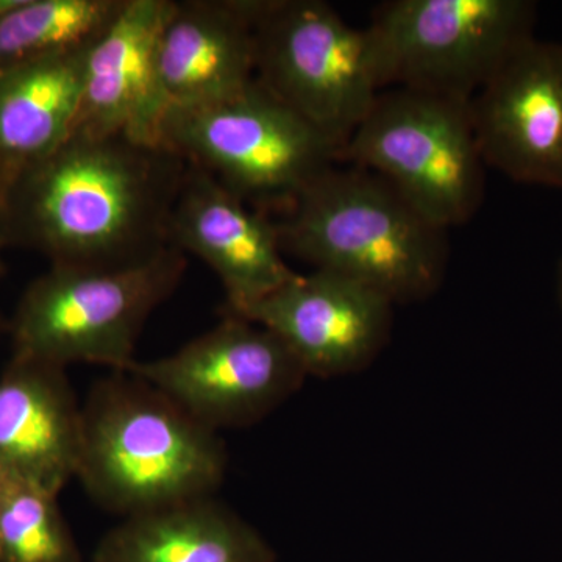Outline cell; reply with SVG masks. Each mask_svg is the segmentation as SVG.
Instances as JSON below:
<instances>
[{
  "instance_id": "6",
  "label": "cell",
  "mask_w": 562,
  "mask_h": 562,
  "mask_svg": "<svg viewBox=\"0 0 562 562\" xmlns=\"http://www.w3.org/2000/svg\"><path fill=\"white\" fill-rule=\"evenodd\" d=\"M344 160L382 177L439 227L465 224L482 206L486 169L471 102L390 88L351 133Z\"/></svg>"
},
{
  "instance_id": "14",
  "label": "cell",
  "mask_w": 562,
  "mask_h": 562,
  "mask_svg": "<svg viewBox=\"0 0 562 562\" xmlns=\"http://www.w3.org/2000/svg\"><path fill=\"white\" fill-rule=\"evenodd\" d=\"M81 405L65 368L14 355L0 379V475L47 494L76 479Z\"/></svg>"
},
{
  "instance_id": "13",
  "label": "cell",
  "mask_w": 562,
  "mask_h": 562,
  "mask_svg": "<svg viewBox=\"0 0 562 562\" xmlns=\"http://www.w3.org/2000/svg\"><path fill=\"white\" fill-rule=\"evenodd\" d=\"M172 5L173 0H127L88 54L72 133L161 144L169 102L158 74V44Z\"/></svg>"
},
{
  "instance_id": "12",
  "label": "cell",
  "mask_w": 562,
  "mask_h": 562,
  "mask_svg": "<svg viewBox=\"0 0 562 562\" xmlns=\"http://www.w3.org/2000/svg\"><path fill=\"white\" fill-rule=\"evenodd\" d=\"M169 244L201 258L225 291L222 314H238L294 279L271 214L254 209L188 162L169 222Z\"/></svg>"
},
{
  "instance_id": "17",
  "label": "cell",
  "mask_w": 562,
  "mask_h": 562,
  "mask_svg": "<svg viewBox=\"0 0 562 562\" xmlns=\"http://www.w3.org/2000/svg\"><path fill=\"white\" fill-rule=\"evenodd\" d=\"M90 50L0 68V190L69 138Z\"/></svg>"
},
{
  "instance_id": "8",
  "label": "cell",
  "mask_w": 562,
  "mask_h": 562,
  "mask_svg": "<svg viewBox=\"0 0 562 562\" xmlns=\"http://www.w3.org/2000/svg\"><path fill=\"white\" fill-rule=\"evenodd\" d=\"M254 11L257 80L346 149L382 92L368 31L322 0H254Z\"/></svg>"
},
{
  "instance_id": "18",
  "label": "cell",
  "mask_w": 562,
  "mask_h": 562,
  "mask_svg": "<svg viewBox=\"0 0 562 562\" xmlns=\"http://www.w3.org/2000/svg\"><path fill=\"white\" fill-rule=\"evenodd\" d=\"M127 0H21L0 18V68L90 49Z\"/></svg>"
},
{
  "instance_id": "9",
  "label": "cell",
  "mask_w": 562,
  "mask_h": 562,
  "mask_svg": "<svg viewBox=\"0 0 562 562\" xmlns=\"http://www.w3.org/2000/svg\"><path fill=\"white\" fill-rule=\"evenodd\" d=\"M127 372L220 432L265 420L308 379L276 333L236 316H222L171 355L136 360Z\"/></svg>"
},
{
  "instance_id": "22",
  "label": "cell",
  "mask_w": 562,
  "mask_h": 562,
  "mask_svg": "<svg viewBox=\"0 0 562 562\" xmlns=\"http://www.w3.org/2000/svg\"><path fill=\"white\" fill-rule=\"evenodd\" d=\"M2 244V241H0ZM0 271H2V262H0Z\"/></svg>"
},
{
  "instance_id": "3",
  "label": "cell",
  "mask_w": 562,
  "mask_h": 562,
  "mask_svg": "<svg viewBox=\"0 0 562 562\" xmlns=\"http://www.w3.org/2000/svg\"><path fill=\"white\" fill-rule=\"evenodd\" d=\"M272 217L284 255L349 277L394 305L427 301L446 280L449 231L357 166H335Z\"/></svg>"
},
{
  "instance_id": "16",
  "label": "cell",
  "mask_w": 562,
  "mask_h": 562,
  "mask_svg": "<svg viewBox=\"0 0 562 562\" xmlns=\"http://www.w3.org/2000/svg\"><path fill=\"white\" fill-rule=\"evenodd\" d=\"M91 562H277L272 543L214 495L124 517Z\"/></svg>"
},
{
  "instance_id": "21",
  "label": "cell",
  "mask_w": 562,
  "mask_h": 562,
  "mask_svg": "<svg viewBox=\"0 0 562 562\" xmlns=\"http://www.w3.org/2000/svg\"><path fill=\"white\" fill-rule=\"evenodd\" d=\"M3 490H5V480L0 475V505H2Z\"/></svg>"
},
{
  "instance_id": "11",
  "label": "cell",
  "mask_w": 562,
  "mask_h": 562,
  "mask_svg": "<svg viewBox=\"0 0 562 562\" xmlns=\"http://www.w3.org/2000/svg\"><path fill=\"white\" fill-rule=\"evenodd\" d=\"M484 165L517 183L562 190V44L531 38L471 101Z\"/></svg>"
},
{
  "instance_id": "20",
  "label": "cell",
  "mask_w": 562,
  "mask_h": 562,
  "mask_svg": "<svg viewBox=\"0 0 562 562\" xmlns=\"http://www.w3.org/2000/svg\"><path fill=\"white\" fill-rule=\"evenodd\" d=\"M557 297H558V303H560V308L562 312V258L560 261V266H558V272H557Z\"/></svg>"
},
{
  "instance_id": "4",
  "label": "cell",
  "mask_w": 562,
  "mask_h": 562,
  "mask_svg": "<svg viewBox=\"0 0 562 562\" xmlns=\"http://www.w3.org/2000/svg\"><path fill=\"white\" fill-rule=\"evenodd\" d=\"M187 266L173 246L121 268L52 266L18 305L14 355L65 369L83 362L127 372L144 325L179 288Z\"/></svg>"
},
{
  "instance_id": "19",
  "label": "cell",
  "mask_w": 562,
  "mask_h": 562,
  "mask_svg": "<svg viewBox=\"0 0 562 562\" xmlns=\"http://www.w3.org/2000/svg\"><path fill=\"white\" fill-rule=\"evenodd\" d=\"M0 562H83L57 495L5 482L0 505Z\"/></svg>"
},
{
  "instance_id": "2",
  "label": "cell",
  "mask_w": 562,
  "mask_h": 562,
  "mask_svg": "<svg viewBox=\"0 0 562 562\" xmlns=\"http://www.w3.org/2000/svg\"><path fill=\"white\" fill-rule=\"evenodd\" d=\"M76 479L122 519L216 494L227 473L221 432L131 372L94 383L81 405Z\"/></svg>"
},
{
  "instance_id": "7",
  "label": "cell",
  "mask_w": 562,
  "mask_h": 562,
  "mask_svg": "<svg viewBox=\"0 0 562 562\" xmlns=\"http://www.w3.org/2000/svg\"><path fill=\"white\" fill-rule=\"evenodd\" d=\"M531 0H391L366 27L382 91L408 88L471 102L535 38Z\"/></svg>"
},
{
  "instance_id": "1",
  "label": "cell",
  "mask_w": 562,
  "mask_h": 562,
  "mask_svg": "<svg viewBox=\"0 0 562 562\" xmlns=\"http://www.w3.org/2000/svg\"><path fill=\"white\" fill-rule=\"evenodd\" d=\"M188 161L165 144L72 133L0 190V241L52 266L121 268L169 244Z\"/></svg>"
},
{
  "instance_id": "15",
  "label": "cell",
  "mask_w": 562,
  "mask_h": 562,
  "mask_svg": "<svg viewBox=\"0 0 562 562\" xmlns=\"http://www.w3.org/2000/svg\"><path fill=\"white\" fill-rule=\"evenodd\" d=\"M169 106L233 98L257 80L254 0H173L158 44Z\"/></svg>"
},
{
  "instance_id": "5",
  "label": "cell",
  "mask_w": 562,
  "mask_h": 562,
  "mask_svg": "<svg viewBox=\"0 0 562 562\" xmlns=\"http://www.w3.org/2000/svg\"><path fill=\"white\" fill-rule=\"evenodd\" d=\"M161 144L271 216L344 160L341 146L258 80L224 101L169 106Z\"/></svg>"
},
{
  "instance_id": "10",
  "label": "cell",
  "mask_w": 562,
  "mask_h": 562,
  "mask_svg": "<svg viewBox=\"0 0 562 562\" xmlns=\"http://www.w3.org/2000/svg\"><path fill=\"white\" fill-rule=\"evenodd\" d=\"M394 303L344 277L313 269L238 314L284 342L308 376L339 379L364 372L390 342Z\"/></svg>"
}]
</instances>
